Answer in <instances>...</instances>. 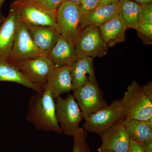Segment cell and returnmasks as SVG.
<instances>
[{"label": "cell", "instance_id": "obj_1", "mask_svg": "<svg viewBox=\"0 0 152 152\" xmlns=\"http://www.w3.org/2000/svg\"><path fill=\"white\" fill-rule=\"evenodd\" d=\"M28 110L27 120L37 129L62 134L56 117L54 98L49 90L33 95Z\"/></svg>", "mask_w": 152, "mask_h": 152}, {"label": "cell", "instance_id": "obj_2", "mask_svg": "<svg viewBox=\"0 0 152 152\" xmlns=\"http://www.w3.org/2000/svg\"><path fill=\"white\" fill-rule=\"evenodd\" d=\"M122 111L121 120L147 121L152 117V101L144 94L141 86L135 80L127 88L119 100Z\"/></svg>", "mask_w": 152, "mask_h": 152}, {"label": "cell", "instance_id": "obj_3", "mask_svg": "<svg viewBox=\"0 0 152 152\" xmlns=\"http://www.w3.org/2000/svg\"><path fill=\"white\" fill-rule=\"evenodd\" d=\"M56 115L62 134L74 137L80 129L83 119L81 111L73 95L66 97L61 96L54 98Z\"/></svg>", "mask_w": 152, "mask_h": 152}, {"label": "cell", "instance_id": "obj_4", "mask_svg": "<svg viewBox=\"0 0 152 152\" xmlns=\"http://www.w3.org/2000/svg\"><path fill=\"white\" fill-rule=\"evenodd\" d=\"M82 15L78 5L65 1L57 9L56 28L60 35L75 42L81 31Z\"/></svg>", "mask_w": 152, "mask_h": 152}, {"label": "cell", "instance_id": "obj_5", "mask_svg": "<svg viewBox=\"0 0 152 152\" xmlns=\"http://www.w3.org/2000/svg\"><path fill=\"white\" fill-rule=\"evenodd\" d=\"M11 7L19 11L21 20L25 23L56 28V11L49 10L33 0H15Z\"/></svg>", "mask_w": 152, "mask_h": 152}, {"label": "cell", "instance_id": "obj_6", "mask_svg": "<svg viewBox=\"0 0 152 152\" xmlns=\"http://www.w3.org/2000/svg\"><path fill=\"white\" fill-rule=\"evenodd\" d=\"M108 47L104 42L99 28L88 26L82 29L75 41L77 56L94 58L104 56Z\"/></svg>", "mask_w": 152, "mask_h": 152}, {"label": "cell", "instance_id": "obj_7", "mask_svg": "<svg viewBox=\"0 0 152 152\" xmlns=\"http://www.w3.org/2000/svg\"><path fill=\"white\" fill-rule=\"evenodd\" d=\"M122 111L119 100H115L85 119L83 129L87 132L99 134L119 122Z\"/></svg>", "mask_w": 152, "mask_h": 152}, {"label": "cell", "instance_id": "obj_8", "mask_svg": "<svg viewBox=\"0 0 152 152\" xmlns=\"http://www.w3.org/2000/svg\"><path fill=\"white\" fill-rule=\"evenodd\" d=\"M13 61L30 82L43 91L50 73L56 66L47 56Z\"/></svg>", "mask_w": 152, "mask_h": 152}, {"label": "cell", "instance_id": "obj_9", "mask_svg": "<svg viewBox=\"0 0 152 152\" xmlns=\"http://www.w3.org/2000/svg\"><path fill=\"white\" fill-rule=\"evenodd\" d=\"M73 91L83 118L108 105L97 83H87Z\"/></svg>", "mask_w": 152, "mask_h": 152}, {"label": "cell", "instance_id": "obj_10", "mask_svg": "<svg viewBox=\"0 0 152 152\" xmlns=\"http://www.w3.org/2000/svg\"><path fill=\"white\" fill-rule=\"evenodd\" d=\"M34 42L26 25L21 20L10 58L13 61L29 59L47 56Z\"/></svg>", "mask_w": 152, "mask_h": 152}, {"label": "cell", "instance_id": "obj_11", "mask_svg": "<svg viewBox=\"0 0 152 152\" xmlns=\"http://www.w3.org/2000/svg\"><path fill=\"white\" fill-rule=\"evenodd\" d=\"M20 20L19 11L11 7L7 17L0 26V58H10Z\"/></svg>", "mask_w": 152, "mask_h": 152}, {"label": "cell", "instance_id": "obj_12", "mask_svg": "<svg viewBox=\"0 0 152 152\" xmlns=\"http://www.w3.org/2000/svg\"><path fill=\"white\" fill-rule=\"evenodd\" d=\"M102 138V145L99 152L111 151L115 152H127L129 147L130 138L125 127L121 122L99 134Z\"/></svg>", "mask_w": 152, "mask_h": 152}, {"label": "cell", "instance_id": "obj_13", "mask_svg": "<svg viewBox=\"0 0 152 152\" xmlns=\"http://www.w3.org/2000/svg\"><path fill=\"white\" fill-rule=\"evenodd\" d=\"M93 59L85 56H77L70 65L73 90L87 83H97Z\"/></svg>", "mask_w": 152, "mask_h": 152}, {"label": "cell", "instance_id": "obj_14", "mask_svg": "<svg viewBox=\"0 0 152 152\" xmlns=\"http://www.w3.org/2000/svg\"><path fill=\"white\" fill-rule=\"evenodd\" d=\"M46 89L50 91L54 98L73 91L70 66H56L49 75L44 90Z\"/></svg>", "mask_w": 152, "mask_h": 152}, {"label": "cell", "instance_id": "obj_15", "mask_svg": "<svg viewBox=\"0 0 152 152\" xmlns=\"http://www.w3.org/2000/svg\"><path fill=\"white\" fill-rule=\"evenodd\" d=\"M47 56L57 66L70 65L77 58L75 42L60 34Z\"/></svg>", "mask_w": 152, "mask_h": 152}, {"label": "cell", "instance_id": "obj_16", "mask_svg": "<svg viewBox=\"0 0 152 152\" xmlns=\"http://www.w3.org/2000/svg\"><path fill=\"white\" fill-rule=\"evenodd\" d=\"M25 23L36 45L48 53L54 46L58 39L60 34L56 28L50 26Z\"/></svg>", "mask_w": 152, "mask_h": 152}, {"label": "cell", "instance_id": "obj_17", "mask_svg": "<svg viewBox=\"0 0 152 152\" xmlns=\"http://www.w3.org/2000/svg\"><path fill=\"white\" fill-rule=\"evenodd\" d=\"M127 28L124 22L118 14L99 27L101 37L108 48L124 42L125 32Z\"/></svg>", "mask_w": 152, "mask_h": 152}, {"label": "cell", "instance_id": "obj_18", "mask_svg": "<svg viewBox=\"0 0 152 152\" xmlns=\"http://www.w3.org/2000/svg\"><path fill=\"white\" fill-rule=\"evenodd\" d=\"M2 81L18 83L34 90L37 93H42L44 91L30 82L13 61L10 58H0V82Z\"/></svg>", "mask_w": 152, "mask_h": 152}, {"label": "cell", "instance_id": "obj_19", "mask_svg": "<svg viewBox=\"0 0 152 152\" xmlns=\"http://www.w3.org/2000/svg\"><path fill=\"white\" fill-rule=\"evenodd\" d=\"M116 5L117 14L127 27L137 31L140 23L142 5L132 0H119Z\"/></svg>", "mask_w": 152, "mask_h": 152}, {"label": "cell", "instance_id": "obj_20", "mask_svg": "<svg viewBox=\"0 0 152 152\" xmlns=\"http://www.w3.org/2000/svg\"><path fill=\"white\" fill-rule=\"evenodd\" d=\"M117 14L116 4L99 6L83 17L81 22L82 29L88 26L99 28Z\"/></svg>", "mask_w": 152, "mask_h": 152}, {"label": "cell", "instance_id": "obj_21", "mask_svg": "<svg viewBox=\"0 0 152 152\" xmlns=\"http://www.w3.org/2000/svg\"><path fill=\"white\" fill-rule=\"evenodd\" d=\"M130 139L143 143L152 140V126L146 121L136 119L121 121Z\"/></svg>", "mask_w": 152, "mask_h": 152}, {"label": "cell", "instance_id": "obj_22", "mask_svg": "<svg viewBox=\"0 0 152 152\" xmlns=\"http://www.w3.org/2000/svg\"><path fill=\"white\" fill-rule=\"evenodd\" d=\"M138 35L145 45L152 43V4L142 6L140 23L137 30Z\"/></svg>", "mask_w": 152, "mask_h": 152}, {"label": "cell", "instance_id": "obj_23", "mask_svg": "<svg viewBox=\"0 0 152 152\" xmlns=\"http://www.w3.org/2000/svg\"><path fill=\"white\" fill-rule=\"evenodd\" d=\"M86 131L80 128L74 136V143L72 152H86L87 145Z\"/></svg>", "mask_w": 152, "mask_h": 152}, {"label": "cell", "instance_id": "obj_24", "mask_svg": "<svg viewBox=\"0 0 152 152\" xmlns=\"http://www.w3.org/2000/svg\"><path fill=\"white\" fill-rule=\"evenodd\" d=\"M79 8L83 17L88 13L99 6V0H80L78 4Z\"/></svg>", "mask_w": 152, "mask_h": 152}, {"label": "cell", "instance_id": "obj_25", "mask_svg": "<svg viewBox=\"0 0 152 152\" xmlns=\"http://www.w3.org/2000/svg\"><path fill=\"white\" fill-rule=\"evenodd\" d=\"M45 7L56 11L57 9L61 5L64 0H33Z\"/></svg>", "mask_w": 152, "mask_h": 152}, {"label": "cell", "instance_id": "obj_26", "mask_svg": "<svg viewBox=\"0 0 152 152\" xmlns=\"http://www.w3.org/2000/svg\"><path fill=\"white\" fill-rule=\"evenodd\" d=\"M127 152H146L142 143L130 139L129 147Z\"/></svg>", "mask_w": 152, "mask_h": 152}, {"label": "cell", "instance_id": "obj_27", "mask_svg": "<svg viewBox=\"0 0 152 152\" xmlns=\"http://www.w3.org/2000/svg\"><path fill=\"white\" fill-rule=\"evenodd\" d=\"M142 89L144 94L147 97L152 101V83L151 81L148 82L147 84L142 86Z\"/></svg>", "mask_w": 152, "mask_h": 152}, {"label": "cell", "instance_id": "obj_28", "mask_svg": "<svg viewBox=\"0 0 152 152\" xmlns=\"http://www.w3.org/2000/svg\"><path fill=\"white\" fill-rule=\"evenodd\" d=\"M146 152H152V140L142 143Z\"/></svg>", "mask_w": 152, "mask_h": 152}, {"label": "cell", "instance_id": "obj_29", "mask_svg": "<svg viewBox=\"0 0 152 152\" xmlns=\"http://www.w3.org/2000/svg\"><path fill=\"white\" fill-rule=\"evenodd\" d=\"M99 6L107 5L113 4H117L119 0H99Z\"/></svg>", "mask_w": 152, "mask_h": 152}, {"label": "cell", "instance_id": "obj_30", "mask_svg": "<svg viewBox=\"0 0 152 152\" xmlns=\"http://www.w3.org/2000/svg\"><path fill=\"white\" fill-rule=\"evenodd\" d=\"M132 1L142 5L152 4V0H132Z\"/></svg>", "mask_w": 152, "mask_h": 152}, {"label": "cell", "instance_id": "obj_31", "mask_svg": "<svg viewBox=\"0 0 152 152\" xmlns=\"http://www.w3.org/2000/svg\"><path fill=\"white\" fill-rule=\"evenodd\" d=\"M80 1V0H64V1H70L71 2L75 3V4H78Z\"/></svg>", "mask_w": 152, "mask_h": 152}, {"label": "cell", "instance_id": "obj_32", "mask_svg": "<svg viewBox=\"0 0 152 152\" xmlns=\"http://www.w3.org/2000/svg\"><path fill=\"white\" fill-rule=\"evenodd\" d=\"M5 0H0V12H1V8L2 6V4L3 3H4V1Z\"/></svg>", "mask_w": 152, "mask_h": 152}, {"label": "cell", "instance_id": "obj_33", "mask_svg": "<svg viewBox=\"0 0 152 152\" xmlns=\"http://www.w3.org/2000/svg\"><path fill=\"white\" fill-rule=\"evenodd\" d=\"M86 152H91L90 151L89 147L88 145H87L86 148Z\"/></svg>", "mask_w": 152, "mask_h": 152}, {"label": "cell", "instance_id": "obj_34", "mask_svg": "<svg viewBox=\"0 0 152 152\" xmlns=\"http://www.w3.org/2000/svg\"><path fill=\"white\" fill-rule=\"evenodd\" d=\"M4 18H0V26H1V24L2 23L3 20H4Z\"/></svg>", "mask_w": 152, "mask_h": 152}, {"label": "cell", "instance_id": "obj_35", "mask_svg": "<svg viewBox=\"0 0 152 152\" xmlns=\"http://www.w3.org/2000/svg\"><path fill=\"white\" fill-rule=\"evenodd\" d=\"M102 152H115L113 151H103Z\"/></svg>", "mask_w": 152, "mask_h": 152}]
</instances>
